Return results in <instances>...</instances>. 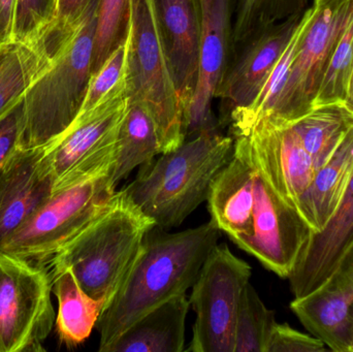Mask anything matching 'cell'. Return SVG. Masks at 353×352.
Listing matches in <instances>:
<instances>
[{"label": "cell", "mask_w": 353, "mask_h": 352, "mask_svg": "<svg viewBox=\"0 0 353 352\" xmlns=\"http://www.w3.org/2000/svg\"><path fill=\"white\" fill-rule=\"evenodd\" d=\"M163 47L176 90L186 114L199 76L201 47V0H154ZM186 128V127H185Z\"/></svg>", "instance_id": "2e32d148"}, {"label": "cell", "mask_w": 353, "mask_h": 352, "mask_svg": "<svg viewBox=\"0 0 353 352\" xmlns=\"http://www.w3.org/2000/svg\"><path fill=\"white\" fill-rule=\"evenodd\" d=\"M327 345L317 337L307 335L288 324L276 322L265 352H321Z\"/></svg>", "instance_id": "f546056e"}, {"label": "cell", "mask_w": 353, "mask_h": 352, "mask_svg": "<svg viewBox=\"0 0 353 352\" xmlns=\"http://www.w3.org/2000/svg\"><path fill=\"white\" fill-rule=\"evenodd\" d=\"M353 177V125L329 161L321 165L296 210L312 233L321 231L343 198Z\"/></svg>", "instance_id": "ffe728a7"}, {"label": "cell", "mask_w": 353, "mask_h": 352, "mask_svg": "<svg viewBox=\"0 0 353 352\" xmlns=\"http://www.w3.org/2000/svg\"><path fill=\"white\" fill-rule=\"evenodd\" d=\"M128 105V86L86 113L46 145L53 191L97 173L116 158L118 134ZM52 191V192H53Z\"/></svg>", "instance_id": "30bf717a"}, {"label": "cell", "mask_w": 353, "mask_h": 352, "mask_svg": "<svg viewBox=\"0 0 353 352\" xmlns=\"http://www.w3.org/2000/svg\"><path fill=\"white\" fill-rule=\"evenodd\" d=\"M49 64L43 37L32 43L0 45V121L21 105L25 91Z\"/></svg>", "instance_id": "7402d4cb"}, {"label": "cell", "mask_w": 353, "mask_h": 352, "mask_svg": "<svg viewBox=\"0 0 353 352\" xmlns=\"http://www.w3.org/2000/svg\"><path fill=\"white\" fill-rule=\"evenodd\" d=\"M314 1H316V0H314Z\"/></svg>", "instance_id": "8d00e7d4"}, {"label": "cell", "mask_w": 353, "mask_h": 352, "mask_svg": "<svg viewBox=\"0 0 353 352\" xmlns=\"http://www.w3.org/2000/svg\"><path fill=\"white\" fill-rule=\"evenodd\" d=\"M52 293L58 302L56 330L68 346H77L90 337L103 311V304L89 297L74 273L63 267H48Z\"/></svg>", "instance_id": "44dd1931"}, {"label": "cell", "mask_w": 353, "mask_h": 352, "mask_svg": "<svg viewBox=\"0 0 353 352\" xmlns=\"http://www.w3.org/2000/svg\"><path fill=\"white\" fill-rule=\"evenodd\" d=\"M246 1L252 4V6H256V8L277 10V8L290 6L298 0H246Z\"/></svg>", "instance_id": "836d02e7"}, {"label": "cell", "mask_w": 353, "mask_h": 352, "mask_svg": "<svg viewBox=\"0 0 353 352\" xmlns=\"http://www.w3.org/2000/svg\"><path fill=\"white\" fill-rule=\"evenodd\" d=\"M45 264L0 250V352L45 351L56 315Z\"/></svg>", "instance_id": "52a82bcc"}, {"label": "cell", "mask_w": 353, "mask_h": 352, "mask_svg": "<svg viewBox=\"0 0 353 352\" xmlns=\"http://www.w3.org/2000/svg\"><path fill=\"white\" fill-rule=\"evenodd\" d=\"M163 152L161 136L152 116L142 103L128 99V109L118 134L114 163L116 183L137 167L151 163Z\"/></svg>", "instance_id": "603a6c76"}, {"label": "cell", "mask_w": 353, "mask_h": 352, "mask_svg": "<svg viewBox=\"0 0 353 352\" xmlns=\"http://www.w3.org/2000/svg\"><path fill=\"white\" fill-rule=\"evenodd\" d=\"M220 231L212 220L179 233L151 229L125 280L97 322L99 351L103 352L153 308L186 293L217 245Z\"/></svg>", "instance_id": "6da1fadb"}, {"label": "cell", "mask_w": 353, "mask_h": 352, "mask_svg": "<svg viewBox=\"0 0 353 352\" xmlns=\"http://www.w3.org/2000/svg\"><path fill=\"white\" fill-rule=\"evenodd\" d=\"M128 35V99L147 107L163 153L171 152L186 141L185 107L170 70L154 0H130Z\"/></svg>", "instance_id": "5b68a950"}, {"label": "cell", "mask_w": 353, "mask_h": 352, "mask_svg": "<svg viewBox=\"0 0 353 352\" xmlns=\"http://www.w3.org/2000/svg\"><path fill=\"white\" fill-rule=\"evenodd\" d=\"M353 68V8L332 52L321 79L314 107L343 103Z\"/></svg>", "instance_id": "484cf974"}, {"label": "cell", "mask_w": 353, "mask_h": 352, "mask_svg": "<svg viewBox=\"0 0 353 352\" xmlns=\"http://www.w3.org/2000/svg\"><path fill=\"white\" fill-rule=\"evenodd\" d=\"M54 19V0H16L14 41L28 43L37 41Z\"/></svg>", "instance_id": "f1b7e54d"}, {"label": "cell", "mask_w": 353, "mask_h": 352, "mask_svg": "<svg viewBox=\"0 0 353 352\" xmlns=\"http://www.w3.org/2000/svg\"><path fill=\"white\" fill-rule=\"evenodd\" d=\"M252 269L225 244L212 249L191 293L196 318L186 351L234 352L236 322L241 297Z\"/></svg>", "instance_id": "9c48e42d"}, {"label": "cell", "mask_w": 353, "mask_h": 352, "mask_svg": "<svg viewBox=\"0 0 353 352\" xmlns=\"http://www.w3.org/2000/svg\"><path fill=\"white\" fill-rule=\"evenodd\" d=\"M203 26L199 76L186 114V140L205 130H217L213 101L232 60V0H201Z\"/></svg>", "instance_id": "7c38bea8"}, {"label": "cell", "mask_w": 353, "mask_h": 352, "mask_svg": "<svg viewBox=\"0 0 353 352\" xmlns=\"http://www.w3.org/2000/svg\"><path fill=\"white\" fill-rule=\"evenodd\" d=\"M342 105L345 107V109L350 112L353 116V68L352 74H350V81H348L347 90H346L345 99H344Z\"/></svg>", "instance_id": "e575fe53"}, {"label": "cell", "mask_w": 353, "mask_h": 352, "mask_svg": "<svg viewBox=\"0 0 353 352\" xmlns=\"http://www.w3.org/2000/svg\"><path fill=\"white\" fill-rule=\"evenodd\" d=\"M128 35L112 52L103 65L91 74L86 95L78 116L97 107L118 91L128 86L126 84V62H128Z\"/></svg>", "instance_id": "83f0119b"}, {"label": "cell", "mask_w": 353, "mask_h": 352, "mask_svg": "<svg viewBox=\"0 0 353 352\" xmlns=\"http://www.w3.org/2000/svg\"><path fill=\"white\" fill-rule=\"evenodd\" d=\"M16 0H0V45L14 41Z\"/></svg>", "instance_id": "1f68e13d"}, {"label": "cell", "mask_w": 353, "mask_h": 352, "mask_svg": "<svg viewBox=\"0 0 353 352\" xmlns=\"http://www.w3.org/2000/svg\"><path fill=\"white\" fill-rule=\"evenodd\" d=\"M234 141L218 130H205L180 147L141 167L123 188L161 229L179 227L207 202L212 184L234 156Z\"/></svg>", "instance_id": "3957f363"}, {"label": "cell", "mask_w": 353, "mask_h": 352, "mask_svg": "<svg viewBox=\"0 0 353 352\" xmlns=\"http://www.w3.org/2000/svg\"><path fill=\"white\" fill-rule=\"evenodd\" d=\"M99 1L89 0L72 22L54 19L43 33L50 64L25 91L20 105L23 147H45L61 136L78 116L92 74Z\"/></svg>", "instance_id": "7a4b0ae2"}, {"label": "cell", "mask_w": 353, "mask_h": 352, "mask_svg": "<svg viewBox=\"0 0 353 352\" xmlns=\"http://www.w3.org/2000/svg\"><path fill=\"white\" fill-rule=\"evenodd\" d=\"M20 105L0 121V171L21 144Z\"/></svg>", "instance_id": "4dcf8cb0"}, {"label": "cell", "mask_w": 353, "mask_h": 352, "mask_svg": "<svg viewBox=\"0 0 353 352\" xmlns=\"http://www.w3.org/2000/svg\"><path fill=\"white\" fill-rule=\"evenodd\" d=\"M304 12L269 27L234 54L217 94L224 121L232 111L245 109L256 99Z\"/></svg>", "instance_id": "4fadbf2b"}, {"label": "cell", "mask_w": 353, "mask_h": 352, "mask_svg": "<svg viewBox=\"0 0 353 352\" xmlns=\"http://www.w3.org/2000/svg\"><path fill=\"white\" fill-rule=\"evenodd\" d=\"M114 163L52 192L47 200L0 243V250L45 264L107 206L115 194Z\"/></svg>", "instance_id": "8992f818"}, {"label": "cell", "mask_w": 353, "mask_h": 352, "mask_svg": "<svg viewBox=\"0 0 353 352\" xmlns=\"http://www.w3.org/2000/svg\"><path fill=\"white\" fill-rule=\"evenodd\" d=\"M155 227L125 190L115 191L103 210L45 265L70 269L83 291L105 310Z\"/></svg>", "instance_id": "277c9868"}, {"label": "cell", "mask_w": 353, "mask_h": 352, "mask_svg": "<svg viewBox=\"0 0 353 352\" xmlns=\"http://www.w3.org/2000/svg\"><path fill=\"white\" fill-rule=\"evenodd\" d=\"M353 254V177L327 225L311 234L288 276L294 298L323 287Z\"/></svg>", "instance_id": "5bb4252c"}, {"label": "cell", "mask_w": 353, "mask_h": 352, "mask_svg": "<svg viewBox=\"0 0 353 352\" xmlns=\"http://www.w3.org/2000/svg\"><path fill=\"white\" fill-rule=\"evenodd\" d=\"M207 202L211 220L240 247L252 235L254 209L252 167L240 153L218 174Z\"/></svg>", "instance_id": "ac0fdd59"}, {"label": "cell", "mask_w": 353, "mask_h": 352, "mask_svg": "<svg viewBox=\"0 0 353 352\" xmlns=\"http://www.w3.org/2000/svg\"><path fill=\"white\" fill-rule=\"evenodd\" d=\"M317 169L335 152L353 125V116L341 103L321 105L290 122Z\"/></svg>", "instance_id": "cb8c5ba5"}, {"label": "cell", "mask_w": 353, "mask_h": 352, "mask_svg": "<svg viewBox=\"0 0 353 352\" xmlns=\"http://www.w3.org/2000/svg\"><path fill=\"white\" fill-rule=\"evenodd\" d=\"M45 147H19L0 171V243L24 223L53 191Z\"/></svg>", "instance_id": "9a60e30c"}, {"label": "cell", "mask_w": 353, "mask_h": 352, "mask_svg": "<svg viewBox=\"0 0 353 352\" xmlns=\"http://www.w3.org/2000/svg\"><path fill=\"white\" fill-rule=\"evenodd\" d=\"M190 302L186 293L157 306L124 331L103 352H182Z\"/></svg>", "instance_id": "d6986e66"}, {"label": "cell", "mask_w": 353, "mask_h": 352, "mask_svg": "<svg viewBox=\"0 0 353 352\" xmlns=\"http://www.w3.org/2000/svg\"><path fill=\"white\" fill-rule=\"evenodd\" d=\"M348 352H353V306L352 311H350V351Z\"/></svg>", "instance_id": "d590c367"}, {"label": "cell", "mask_w": 353, "mask_h": 352, "mask_svg": "<svg viewBox=\"0 0 353 352\" xmlns=\"http://www.w3.org/2000/svg\"><path fill=\"white\" fill-rule=\"evenodd\" d=\"M55 20L68 23L78 18L88 4L89 0H54Z\"/></svg>", "instance_id": "d6a6232c"}, {"label": "cell", "mask_w": 353, "mask_h": 352, "mask_svg": "<svg viewBox=\"0 0 353 352\" xmlns=\"http://www.w3.org/2000/svg\"><path fill=\"white\" fill-rule=\"evenodd\" d=\"M234 151L252 167L254 189L252 235L239 248L254 256L268 270L281 278H288L312 229L296 209L278 196L256 165L236 144Z\"/></svg>", "instance_id": "8fae6325"}, {"label": "cell", "mask_w": 353, "mask_h": 352, "mask_svg": "<svg viewBox=\"0 0 353 352\" xmlns=\"http://www.w3.org/2000/svg\"><path fill=\"white\" fill-rule=\"evenodd\" d=\"M130 0H99L93 39L92 74L125 39Z\"/></svg>", "instance_id": "4316f807"}, {"label": "cell", "mask_w": 353, "mask_h": 352, "mask_svg": "<svg viewBox=\"0 0 353 352\" xmlns=\"http://www.w3.org/2000/svg\"><path fill=\"white\" fill-rule=\"evenodd\" d=\"M276 322L274 311L265 305L251 282L247 283L236 315L234 352H265Z\"/></svg>", "instance_id": "d4e9b609"}, {"label": "cell", "mask_w": 353, "mask_h": 352, "mask_svg": "<svg viewBox=\"0 0 353 352\" xmlns=\"http://www.w3.org/2000/svg\"><path fill=\"white\" fill-rule=\"evenodd\" d=\"M352 8L353 0H316L305 10L285 84L272 111L263 118L292 122L313 110L332 52Z\"/></svg>", "instance_id": "ba28073f"}, {"label": "cell", "mask_w": 353, "mask_h": 352, "mask_svg": "<svg viewBox=\"0 0 353 352\" xmlns=\"http://www.w3.org/2000/svg\"><path fill=\"white\" fill-rule=\"evenodd\" d=\"M353 306V254L339 272L313 293L294 298L290 309L313 336L335 352H348Z\"/></svg>", "instance_id": "e0dca14e"}]
</instances>
